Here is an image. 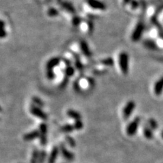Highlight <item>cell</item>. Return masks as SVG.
Returning <instances> with one entry per match:
<instances>
[{
    "label": "cell",
    "mask_w": 163,
    "mask_h": 163,
    "mask_svg": "<svg viewBox=\"0 0 163 163\" xmlns=\"http://www.w3.org/2000/svg\"><path fill=\"white\" fill-rule=\"evenodd\" d=\"M40 131L38 130H34L33 131L26 133L23 136V139L25 141H30L37 138H40Z\"/></svg>",
    "instance_id": "obj_12"
},
{
    "label": "cell",
    "mask_w": 163,
    "mask_h": 163,
    "mask_svg": "<svg viewBox=\"0 0 163 163\" xmlns=\"http://www.w3.org/2000/svg\"><path fill=\"white\" fill-rule=\"evenodd\" d=\"M73 88H74V90L78 92V93L81 91V86H80L78 81H75L74 82V84H73Z\"/></svg>",
    "instance_id": "obj_31"
},
{
    "label": "cell",
    "mask_w": 163,
    "mask_h": 163,
    "mask_svg": "<svg viewBox=\"0 0 163 163\" xmlns=\"http://www.w3.org/2000/svg\"><path fill=\"white\" fill-rule=\"evenodd\" d=\"M81 22V18L79 17H74L72 18V24L74 25V26H78Z\"/></svg>",
    "instance_id": "obj_29"
},
{
    "label": "cell",
    "mask_w": 163,
    "mask_h": 163,
    "mask_svg": "<svg viewBox=\"0 0 163 163\" xmlns=\"http://www.w3.org/2000/svg\"><path fill=\"white\" fill-rule=\"evenodd\" d=\"M59 149H60V151L63 155V156L64 158H65L66 160H67L68 161H73L75 158V155L70 151V150H68L67 149L65 148V145L63 143H61L60 144V147H59Z\"/></svg>",
    "instance_id": "obj_8"
},
{
    "label": "cell",
    "mask_w": 163,
    "mask_h": 163,
    "mask_svg": "<svg viewBox=\"0 0 163 163\" xmlns=\"http://www.w3.org/2000/svg\"><path fill=\"white\" fill-rule=\"evenodd\" d=\"M118 63L121 72L123 74L127 75L129 70V57L127 52H122L118 56Z\"/></svg>",
    "instance_id": "obj_1"
},
{
    "label": "cell",
    "mask_w": 163,
    "mask_h": 163,
    "mask_svg": "<svg viewBox=\"0 0 163 163\" xmlns=\"http://www.w3.org/2000/svg\"><path fill=\"white\" fill-rule=\"evenodd\" d=\"M7 36V31L6 29L5 22L2 19H0V39H4Z\"/></svg>",
    "instance_id": "obj_16"
},
{
    "label": "cell",
    "mask_w": 163,
    "mask_h": 163,
    "mask_svg": "<svg viewBox=\"0 0 163 163\" xmlns=\"http://www.w3.org/2000/svg\"><path fill=\"white\" fill-rule=\"evenodd\" d=\"M80 47L82 52L85 56L87 57H90L91 56V51L86 42H85L84 40L81 41L80 43Z\"/></svg>",
    "instance_id": "obj_13"
},
{
    "label": "cell",
    "mask_w": 163,
    "mask_h": 163,
    "mask_svg": "<svg viewBox=\"0 0 163 163\" xmlns=\"http://www.w3.org/2000/svg\"><path fill=\"white\" fill-rule=\"evenodd\" d=\"M2 112V107L0 106V112Z\"/></svg>",
    "instance_id": "obj_37"
},
{
    "label": "cell",
    "mask_w": 163,
    "mask_h": 163,
    "mask_svg": "<svg viewBox=\"0 0 163 163\" xmlns=\"http://www.w3.org/2000/svg\"><path fill=\"white\" fill-rule=\"evenodd\" d=\"M87 80H88V82L91 86H93L94 85H95V82L93 78H88V79Z\"/></svg>",
    "instance_id": "obj_34"
},
{
    "label": "cell",
    "mask_w": 163,
    "mask_h": 163,
    "mask_svg": "<svg viewBox=\"0 0 163 163\" xmlns=\"http://www.w3.org/2000/svg\"><path fill=\"white\" fill-rule=\"evenodd\" d=\"M58 14H59V11L57 10L56 8H50L49 11H48V15L50 17H57Z\"/></svg>",
    "instance_id": "obj_27"
},
{
    "label": "cell",
    "mask_w": 163,
    "mask_h": 163,
    "mask_svg": "<svg viewBox=\"0 0 163 163\" xmlns=\"http://www.w3.org/2000/svg\"><path fill=\"white\" fill-rule=\"evenodd\" d=\"M46 76L48 79L53 80L56 77V74H55L54 70H46Z\"/></svg>",
    "instance_id": "obj_28"
},
{
    "label": "cell",
    "mask_w": 163,
    "mask_h": 163,
    "mask_svg": "<svg viewBox=\"0 0 163 163\" xmlns=\"http://www.w3.org/2000/svg\"><path fill=\"white\" fill-rule=\"evenodd\" d=\"M86 4L94 10H105L107 8V6L104 2L100 0H86Z\"/></svg>",
    "instance_id": "obj_7"
},
{
    "label": "cell",
    "mask_w": 163,
    "mask_h": 163,
    "mask_svg": "<svg viewBox=\"0 0 163 163\" xmlns=\"http://www.w3.org/2000/svg\"><path fill=\"white\" fill-rule=\"evenodd\" d=\"M59 151H60V149L58 146H54L52 148V150L50 154L49 158H48V163H55L56 162V160L57 159V157H58Z\"/></svg>",
    "instance_id": "obj_9"
},
{
    "label": "cell",
    "mask_w": 163,
    "mask_h": 163,
    "mask_svg": "<svg viewBox=\"0 0 163 163\" xmlns=\"http://www.w3.org/2000/svg\"><path fill=\"white\" fill-rule=\"evenodd\" d=\"M61 59L59 57H52L46 63V70H53L54 67H56L60 63Z\"/></svg>",
    "instance_id": "obj_11"
},
{
    "label": "cell",
    "mask_w": 163,
    "mask_h": 163,
    "mask_svg": "<svg viewBox=\"0 0 163 163\" xmlns=\"http://www.w3.org/2000/svg\"><path fill=\"white\" fill-rule=\"evenodd\" d=\"M73 127H74L75 129L77 130H80L82 129L84 127L83 122H82L81 120L75 121L74 124H73Z\"/></svg>",
    "instance_id": "obj_25"
},
{
    "label": "cell",
    "mask_w": 163,
    "mask_h": 163,
    "mask_svg": "<svg viewBox=\"0 0 163 163\" xmlns=\"http://www.w3.org/2000/svg\"><path fill=\"white\" fill-rule=\"evenodd\" d=\"M161 137H162V138L163 139V130H162V133H161Z\"/></svg>",
    "instance_id": "obj_36"
},
{
    "label": "cell",
    "mask_w": 163,
    "mask_h": 163,
    "mask_svg": "<svg viewBox=\"0 0 163 163\" xmlns=\"http://www.w3.org/2000/svg\"><path fill=\"white\" fill-rule=\"evenodd\" d=\"M30 112L33 116L37 117V118H40L42 120H46L48 119V115L45 112L38 106L35 105H32L30 107Z\"/></svg>",
    "instance_id": "obj_4"
},
{
    "label": "cell",
    "mask_w": 163,
    "mask_h": 163,
    "mask_svg": "<svg viewBox=\"0 0 163 163\" xmlns=\"http://www.w3.org/2000/svg\"><path fill=\"white\" fill-rule=\"evenodd\" d=\"M144 30V25L142 22H139L133 31L131 35V40L133 42H137L140 40Z\"/></svg>",
    "instance_id": "obj_6"
},
{
    "label": "cell",
    "mask_w": 163,
    "mask_h": 163,
    "mask_svg": "<svg viewBox=\"0 0 163 163\" xmlns=\"http://www.w3.org/2000/svg\"><path fill=\"white\" fill-rule=\"evenodd\" d=\"M144 44L146 45V47L148 48H150V49H154V48L156 47L155 43H154L153 42H151V41H146L145 43Z\"/></svg>",
    "instance_id": "obj_32"
},
{
    "label": "cell",
    "mask_w": 163,
    "mask_h": 163,
    "mask_svg": "<svg viewBox=\"0 0 163 163\" xmlns=\"http://www.w3.org/2000/svg\"><path fill=\"white\" fill-rule=\"evenodd\" d=\"M65 140L67 143H68V145L70 147H72V148H75V146H76V143H75V141L74 140V139L71 136H70V135H67L65 137Z\"/></svg>",
    "instance_id": "obj_23"
},
{
    "label": "cell",
    "mask_w": 163,
    "mask_h": 163,
    "mask_svg": "<svg viewBox=\"0 0 163 163\" xmlns=\"http://www.w3.org/2000/svg\"><path fill=\"white\" fill-rule=\"evenodd\" d=\"M32 101H33V104L35 105V106H38L40 108L44 106V103L40 97H32Z\"/></svg>",
    "instance_id": "obj_20"
},
{
    "label": "cell",
    "mask_w": 163,
    "mask_h": 163,
    "mask_svg": "<svg viewBox=\"0 0 163 163\" xmlns=\"http://www.w3.org/2000/svg\"><path fill=\"white\" fill-rule=\"evenodd\" d=\"M140 124V118L139 117L135 118L134 120L128 124L127 127V133L128 136H133L135 135L138 130Z\"/></svg>",
    "instance_id": "obj_2"
},
{
    "label": "cell",
    "mask_w": 163,
    "mask_h": 163,
    "mask_svg": "<svg viewBox=\"0 0 163 163\" xmlns=\"http://www.w3.org/2000/svg\"><path fill=\"white\" fill-rule=\"evenodd\" d=\"M67 116L71 118L74 119V120H80L82 119V116L78 112L75 111V110L73 109H69L67 112Z\"/></svg>",
    "instance_id": "obj_14"
},
{
    "label": "cell",
    "mask_w": 163,
    "mask_h": 163,
    "mask_svg": "<svg viewBox=\"0 0 163 163\" xmlns=\"http://www.w3.org/2000/svg\"><path fill=\"white\" fill-rule=\"evenodd\" d=\"M68 81H69L68 77L65 76V78L63 80V81H62V82L60 84V85H59V87H60L61 88H65V86H67V83H68Z\"/></svg>",
    "instance_id": "obj_30"
},
{
    "label": "cell",
    "mask_w": 163,
    "mask_h": 163,
    "mask_svg": "<svg viewBox=\"0 0 163 163\" xmlns=\"http://www.w3.org/2000/svg\"><path fill=\"white\" fill-rule=\"evenodd\" d=\"M75 73L74 68L71 65H67V67L65 69V74L67 77H72Z\"/></svg>",
    "instance_id": "obj_21"
},
{
    "label": "cell",
    "mask_w": 163,
    "mask_h": 163,
    "mask_svg": "<svg viewBox=\"0 0 163 163\" xmlns=\"http://www.w3.org/2000/svg\"><path fill=\"white\" fill-rule=\"evenodd\" d=\"M143 134L146 139H151L154 138L153 130L149 126H148V127L146 126V127L143 128Z\"/></svg>",
    "instance_id": "obj_15"
},
{
    "label": "cell",
    "mask_w": 163,
    "mask_h": 163,
    "mask_svg": "<svg viewBox=\"0 0 163 163\" xmlns=\"http://www.w3.org/2000/svg\"><path fill=\"white\" fill-rule=\"evenodd\" d=\"M130 4H131L133 9H136V8H138L139 4L137 3L136 1H135V0H132V1L130 2Z\"/></svg>",
    "instance_id": "obj_33"
},
{
    "label": "cell",
    "mask_w": 163,
    "mask_h": 163,
    "mask_svg": "<svg viewBox=\"0 0 163 163\" xmlns=\"http://www.w3.org/2000/svg\"><path fill=\"white\" fill-rule=\"evenodd\" d=\"M74 127L73 125H70V124H67V125H63V127H61V130L63 133H72L73 130H74Z\"/></svg>",
    "instance_id": "obj_18"
},
{
    "label": "cell",
    "mask_w": 163,
    "mask_h": 163,
    "mask_svg": "<svg viewBox=\"0 0 163 163\" xmlns=\"http://www.w3.org/2000/svg\"><path fill=\"white\" fill-rule=\"evenodd\" d=\"M132 0H123V3L124 4H127L128 3H130V2H131Z\"/></svg>",
    "instance_id": "obj_35"
},
{
    "label": "cell",
    "mask_w": 163,
    "mask_h": 163,
    "mask_svg": "<svg viewBox=\"0 0 163 163\" xmlns=\"http://www.w3.org/2000/svg\"><path fill=\"white\" fill-rule=\"evenodd\" d=\"M39 155H40V151L38 149H34L32 152L31 163H38Z\"/></svg>",
    "instance_id": "obj_17"
},
{
    "label": "cell",
    "mask_w": 163,
    "mask_h": 163,
    "mask_svg": "<svg viewBox=\"0 0 163 163\" xmlns=\"http://www.w3.org/2000/svg\"><path fill=\"white\" fill-rule=\"evenodd\" d=\"M135 106H136V104L133 101H129L127 102L122 111L123 118L125 120H127L128 118H129L131 116L133 112L135 110Z\"/></svg>",
    "instance_id": "obj_3"
},
{
    "label": "cell",
    "mask_w": 163,
    "mask_h": 163,
    "mask_svg": "<svg viewBox=\"0 0 163 163\" xmlns=\"http://www.w3.org/2000/svg\"><path fill=\"white\" fill-rule=\"evenodd\" d=\"M40 144L42 146H46L47 143L48 138H47V134H48V126L45 122L41 123L40 125Z\"/></svg>",
    "instance_id": "obj_5"
},
{
    "label": "cell",
    "mask_w": 163,
    "mask_h": 163,
    "mask_svg": "<svg viewBox=\"0 0 163 163\" xmlns=\"http://www.w3.org/2000/svg\"><path fill=\"white\" fill-rule=\"evenodd\" d=\"M47 154L46 151L45 150H42L40 151V155H39L38 163H44L46 159Z\"/></svg>",
    "instance_id": "obj_22"
},
{
    "label": "cell",
    "mask_w": 163,
    "mask_h": 163,
    "mask_svg": "<svg viewBox=\"0 0 163 163\" xmlns=\"http://www.w3.org/2000/svg\"><path fill=\"white\" fill-rule=\"evenodd\" d=\"M148 125H148L149 127H150L153 130L156 129V128H158V123H157V122L154 120V119L150 118L148 121Z\"/></svg>",
    "instance_id": "obj_26"
},
{
    "label": "cell",
    "mask_w": 163,
    "mask_h": 163,
    "mask_svg": "<svg viewBox=\"0 0 163 163\" xmlns=\"http://www.w3.org/2000/svg\"><path fill=\"white\" fill-rule=\"evenodd\" d=\"M61 6L69 12H71V13L75 12L74 8H73V6L70 3H69V2H63V3L61 4Z\"/></svg>",
    "instance_id": "obj_19"
},
{
    "label": "cell",
    "mask_w": 163,
    "mask_h": 163,
    "mask_svg": "<svg viewBox=\"0 0 163 163\" xmlns=\"http://www.w3.org/2000/svg\"><path fill=\"white\" fill-rule=\"evenodd\" d=\"M154 92L156 96L162 95L163 92V76L156 82L154 87Z\"/></svg>",
    "instance_id": "obj_10"
},
{
    "label": "cell",
    "mask_w": 163,
    "mask_h": 163,
    "mask_svg": "<svg viewBox=\"0 0 163 163\" xmlns=\"http://www.w3.org/2000/svg\"><path fill=\"white\" fill-rule=\"evenodd\" d=\"M101 62V63L103 64V65H106V66H109V67L113 66L114 63V60L111 58V57H109V58H106L105 59H103V60Z\"/></svg>",
    "instance_id": "obj_24"
}]
</instances>
